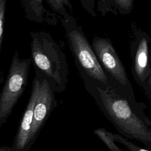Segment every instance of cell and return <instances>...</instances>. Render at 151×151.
<instances>
[{
  "mask_svg": "<svg viewBox=\"0 0 151 151\" xmlns=\"http://www.w3.org/2000/svg\"><path fill=\"white\" fill-rule=\"evenodd\" d=\"M0 151H12L11 147L7 146H0Z\"/></svg>",
  "mask_w": 151,
  "mask_h": 151,
  "instance_id": "17",
  "label": "cell"
},
{
  "mask_svg": "<svg viewBox=\"0 0 151 151\" xmlns=\"http://www.w3.org/2000/svg\"><path fill=\"white\" fill-rule=\"evenodd\" d=\"M63 25L65 37L76 65L81 75L107 84L109 78L98 61L82 27L78 25L75 18L70 14L60 17Z\"/></svg>",
  "mask_w": 151,
  "mask_h": 151,
  "instance_id": "3",
  "label": "cell"
},
{
  "mask_svg": "<svg viewBox=\"0 0 151 151\" xmlns=\"http://www.w3.org/2000/svg\"><path fill=\"white\" fill-rule=\"evenodd\" d=\"M31 53L35 71L45 78L54 92H62L68 82L66 55L51 35L44 31L30 32Z\"/></svg>",
  "mask_w": 151,
  "mask_h": 151,
  "instance_id": "2",
  "label": "cell"
},
{
  "mask_svg": "<svg viewBox=\"0 0 151 151\" xmlns=\"http://www.w3.org/2000/svg\"><path fill=\"white\" fill-rule=\"evenodd\" d=\"M94 133L106 145L110 151H123L114 143V141L107 134L106 129L99 127L94 130Z\"/></svg>",
  "mask_w": 151,
  "mask_h": 151,
  "instance_id": "12",
  "label": "cell"
},
{
  "mask_svg": "<svg viewBox=\"0 0 151 151\" xmlns=\"http://www.w3.org/2000/svg\"><path fill=\"white\" fill-rule=\"evenodd\" d=\"M6 9V0H0V54L2 45L4 31V22Z\"/></svg>",
  "mask_w": 151,
  "mask_h": 151,
  "instance_id": "15",
  "label": "cell"
},
{
  "mask_svg": "<svg viewBox=\"0 0 151 151\" xmlns=\"http://www.w3.org/2000/svg\"><path fill=\"white\" fill-rule=\"evenodd\" d=\"M97 11L104 17L107 13L111 12L115 15L117 14V11L114 8L111 0H97Z\"/></svg>",
  "mask_w": 151,
  "mask_h": 151,
  "instance_id": "14",
  "label": "cell"
},
{
  "mask_svg": "<svg viewBox=\"0 0 151 151\" xmlns=\"http://www.w3.org/2000/svg\"><path fill=\"white\" fill-rule=\"evenodd\" d=\"M151 39L147 32L133 22L130 43V70L136 82L141 87L148 100H151V67L149 44Z\"/></svg>",
  "mask_w": 151,
  "mask_h": 151,
  "instance_id": "5",
  "label": "cell"
},
{
  "mask_svg": "<svg viewBox=\"0 0 151 151\" xmlns=\"http://www.w3.org/2000/svg\"><path fill=\"white\" fill-rule=\"evenodd\" d=\"M53 11L61 17L73 13V6L70 0H45Z\"/></svg>",
  "mask_w": 151,
  "mask_h": 151,
  "instance_id": "10",
  "label": "cell"
},
{
  "mask_svg": "<svg viewBox=\"0 0 151 151\" xmlns=\"http://www.w3.org/2000/svg\"><path fill=\"white\" fill-rule=\"evenodd\" d=\"M54 93L47 80L41 76L38 94L33 110L32 122L28 143V150L35 142L51 113L57 106V101Z\"/></svg>",
  "mask_w": 151,
  "mask_h": 151,
  "instance_id": "7",
  "label": "cell"
},
{
  "mask_svg": "<svg viewBox=\"0 0 151 151\" xmlns=\"http://www.w3.org/2000/svg\"><path fill=\"white\" fill-rule=\"evenodd\" d=\"M41 81V76L35 72V76L32 83V88L29 101L25 109L17 134L15 136L12 151H29L28 143L33 117V110L37 99Z\"/></svg>",
  "mask_w": 151,
  "mask_h": 151,
  "instance_id": "8",
  "label": "cell"
},
{
  "mask_svg": "<svg viewBox=\"0 0 151 151\" xmlns=\"http://www.w3.org/2000/svg\"><path fill=\"white\" fill-rule=\"evenodd\" d=\"M88 93L119 134L151 148V121L145 110L146 105L136 101L130 92L116 80L104 84L82 75Z\"/></svg>",
  "mask_w": 151,
  "mask_h": 151,
  "instance_id": "1",
  "label": "cell"
},
{
  "mask_svg": "<svg viewBox=\"0 0 151 151\" xmlns=\"http://www.w3.org/2000/svg\"><path fill=\"white\" fill-rule=\"evenodd\" d=\"M25 17L28 20L55 26L60 16L48 11L44 5V0H21Z\"/></svg>",
  "mask_w": 151,
  "mask_h": 151,
  "instance_id": "9",
  "label": "cell"
},
{
  "mask_svg": "<svg viewBox=\"0 0 151 151\" xmlns=\"http://www.w3.org/2000/svg\"><path fill=\"white\" fill-rule=\"evenodd\" d=\"M101 66L123 88L133 93L125 68L111 41L108 38L94 37L91 45Z\"/></svg>",
  "mask_w": 151,
  "mask_h": 151,
  "instance_id": "6",
  "label": "cell"
},
{
  "mask_svg": "<svg viewBox=\"0 0 151 151\" xmlns=\"http://www.w3.org/2000/svg\"><path fill=\"white\" fill-rule=\"evenodd\" d=\"M111 2L117 13L121 14L130 13L133 8V0H111Z\"/></svg>",
  "mask_w": 151,
  "mask_h": 151,
  "instance_id": "13",
  "label": "cell"
},
{
  "mask_svg": "<svg viewBox=\"0 0 151 151\" xmlns=\"http://www.w3.org/2000/svg\"><path fill=\"white\" fill-rule=\"evenodd\" d=\"M80 3L85 10L93 17H97L95 10V0H80Z\"/></svg>",
  "mask_w": 151,
  "mask_h": 151,
  "instance_id": "16",
  "label": "cell"
},
{
  "mask_svg": "<svg viewBox=\"0 0 151 151\" xmlns=\"http://www.w3.org/2000/svg\"><path fill=\"white\" fill-rule=\"evenodd\" d=\"M31 63V58L20 59L18 51H15L0 92V127L6 123L27 86Z\"/></svg>",
  "mask_w": 151,
  "mask_h": 151,
  "instance_id": "4",
  "label": "cell"
},
{
  "mask_svg": "<svg viewBox=\"0 0 151 151\" xmlns=\"http://www.w3.org/2000/svg\"><path fill=\"white\" fill-rule=\"evenodd\" d=\"M107 134L114 141L117 142L126 147H127L130 151H150V150L145 149L142 147H140L133 142L129 141L127 138L125 137L124 136L119 134V133H114L110 132L107 131Z\"/></svg>",
  "mask_w": 151,
  "mask_h": 151,
  "instance_id": "11",
  "label": "cell"
}]
</instances>
